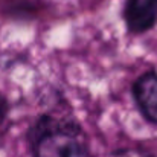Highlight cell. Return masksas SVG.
<instances>
[{"instance_id": "obj_3", "label": "cell", "mask_w": 157, "mask_h": 157, "mask_svg": "<svg viewBox=\"0 0 157 157\" xmlns=\"http://www.w3.org/2000/svg\"><path fill=\"white\" fill-rule=\"evenodd\" d=\"M131 96L142 117L157 125V70H145L133 81Z\"/></svg>"}, {"instance_id": "obj_1", "label": "cell", "mask_w": 157, "mask_h": 157, "mask_svg": "<svg viewBox=\"0 0 157 157\" xmlns=\"http://www.w3.org/2000/svg\"><path fill=\"white\" fill-rule=\"evenodd\" d=\"M31 157H92L82 125L72 116L40 114L26 134Z\"/></svg>"}, {"instance_id": "obj_2", "label": "cell", "mask_w": 157, "mask_h": 157, "mask_svg": "<svg viewBox=\"0 0 157 157\" xmlns=\"http://www.w3.org/2000/svg\"><path fill=\"white\" fill-rule=\"evenodd\" d=\"M122 20L128 34H147L157 25V3L154 0H125Z\"/></svg>"}, {"instance_id": "obj_4", "label": "cell", "mask_w": 157, "mask_h": 157, "mask_svg": "<svg viewBox=\"0 0 157 157\" xmlns=\"http://www.w3.org/2000/svg\"><path fill=\"white\" fill-rule=\"evenodd\" d=\"M110 157H157L145 147H124L111 153Z\"/></svg>"}, {"instance_id": "obj_6", "label": "cell", "mask_w": 157, "mask_h": 157, "mask_svg": "<svg viewBox=\"0 0 157 157\" xmlns=\"http://www.w3.org/2000/svg\"><path fill=\"white\" fill-rule=\"evenodd\" d=\"M154 2H156V3H157V0H154Z\"/></svg>"}, {"instance_id": "obj_5", "label": "cell", "mask_w": 157, "mask_h": 157, "mask_svg": "<svg viewBox=\"0 0 157 157\" xmlns=\"http://www.w3.org/2000/svg\"><path fill=\"white\" fill-rule=\"evenodd\" d=\"M9 110H11V105H9L8 98L0 93V127H2L3 122L6 121V117H8V114H9Z\"/></svg>"}]
</instances>
